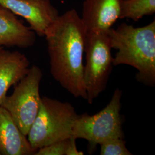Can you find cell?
Masks as SVG:
<instances>
[{
	"instance_id": "6da1fadb",
	"label": "cell",
	"mask_w": 155,
	"mask_h": 155,
	"mask_svg": "<svg viewBox=\"0 0 155 155\" xmlns=\"http://www.w3.org/2000/svg\"><path fill=\"white\" fill-rule=\"evenodd\" d=\"M87 32L75 9L59 15L45 32L50 71L56 81L75 98L87 100L83 55Z\"/></svg>"
},
{
	"instance_id": "7a4b0ae2",
	"label": "cell",
	"mask_w": 155,
	"mask_h": 155,
	"mask_svg": "<svg viewBox=\"0 0 155 155\" xmlns=\"http://www.w3.org/2000/svg\"><path fill=\"white\" fill-rule=\"evenodd\" d=\"M112 49L117 51L113 66L127 65L137 71V81L155 84V21L141 27L122 23L107 32Z\"/></svg>"
},
{
	"instance_id": "3957f363",
	"label": "cell",
	"mask_w": 155,
	"mask_h": 155,
	"mask_svg": "<svg viewBox=\"0 0 155 155\" xmlns=\"http://www.w3.org/2000/svg\"><path fill=\"white\" fill-rule=\"evenodd\" d=\"M79 115L68 102L43 97L38 114L28 133V140L35 150L72 137Z\"/></svg>"
},
{
	"instance_id": "277c9868",
	"label": "cell",
	"mask_w": 155,
	"mask_h": 155,
	"mask_svg": "<svg viewBox=\"0 0 155 155\" xmlns=\"http://www.w3.org/2000/svg\"><path fill=\"white\" fill-rule=\"evenodd\" d=\"M122 90H115L109 104L94 115H79L73 130V137L84 139L89 150L94 152L97 145L113 138H124L121 115Z\"/></svg>"
},
{
	"instance_id": "5b68a950",
	"label": "cell",
	"mask_w": 155,
	"mask_h": 155,
	"mask_svg": "<svg viewBox=\"0 0 155 155\" xmlns=\"http://www.w3.org/2000/svg\"><path fill=\"white\" fill-rule=\"evenodd\" d=\"M107 32H89L86 35L83 77L86 101L89 104H92L105 90L113 66Z\"/></svg>"
},
{
	"instance_id": "8992f818",
	"label": "cell",
	"mask_w": 155,
	"mask_h": 155,
	"mask_svg": "<svg viewBox=\"0 0 155 155\" xmlns=\"http://www.w3.org/2000/svg\"><path fill=\"white\" fill-rule=\"evenodd\" d=\"M42 77L43 73L39 67H31L27 74L15 85L13 93L6 95L1 105L27 136L40 109L41 97L39 87Z\"/></svg>"
},
{
	"instance_id": "52a82bcc",
	"label": "cell",
	"mask_w": 155,
	"mask_h": 155,
	"mask_svg": "<svg viewBox=\"0 0 155 155\" xmlns=\"http://www.w3.org/2000/svg\"><path fill=\"white\" fill-rule=\"evenodd\" d=\"M0 4L23 17L40 37L60 15L50 0H0Z\"/></svg>"
},
{
	"instance_id": "ba28073f",
	"label": "cell",
	"mask_w": 155,
	"mask_h": 155,
	"mask_svg": "<svg viewBox=\"0 0 155 155\" xmlns=\"http://www.w3.org/2000/svg\"><path fill=\"white\" fill-rule=\"evenodd\" d=\"M122 0H84L81 16L87 33L107 32L120 19Z\"/></svg>"
},
{
	"instance_id": "9c48e42d",
	"label": "cell",
	"mask_w": 155,
	"mask_h": 155,
	"mask_svg": "<svg viewBox=\"0 0 155 155\" xmlns=\"http://www.w3.org/2000/svg\"><path fill=\"white\" fill-rule=\"evenodd\" d=\"M36 33L0 4V46L27 48L36 41Z\"/></svg>"
},
{
	"instance_id": "30bf717a",
	"label": "cell",
	"mask_w": 155,
	"mask_h": 155,
	"mask_svg": "<svg viewBox=\"0 0 155 155\" xmlns=\"http://www.w3.org/2000/svg\"><path fill=\"white\" fill-rule=\"evenodd\" d=\"M36 151L9 113L0 106V155H35Z\"/></svg>"
},
{
	"instance_id": "8fae6325",
	"label": "cell",
	"mask_w": 155,
	"mask_h": 155,
	"mask_svg": "<svg viewBox=\"0 0 155 155\" xmlns=\"http://www.w3.org/2000/svg\"><path fill=\"white\" fill-rule=\"evenodd\" d=\"M29 66L28 58L21 52L0 51V106L8 90L27 74Z\"/></svg>"
},
{
	"instance_id": "7c38bea8",
	"label": "cell",
	"mask_w": 155,
	"mask_h": 155,
	"mask_svg": "<svg viewBox=\"0 0 155 155\" xmlns=\"http://www.w3.org/2000/svg\"><path fill=\"white\" fill-rule=\"evenodd\" d=\"M155 13V0H122L120 19L137 21Z\"/></svg>"
},
{
	"instance_id": "4fadbf2b",
	"label": "cell",
	"mask_w": 155,
	"mask_h": 155,
	"mask_svg": "<svg viewBox=\"0 0 155 155\" xmlns=\"http://www.w3.org/2000/svg\"><path fill=\"white\" fill-rule=\"evenodd\" d=\"M123 138H113L100 144L101 155H132Z\"/></svg>"
},
{
	"instance_id": "5bb4252c",
	"label": "cell",
	"mask_w": 155,
	"mask_h": 155,
	"mask_svg": "<svg viewBox=\"0 0 155 155\" xmlns=\"http://www.w3.org/2000/svg\"><path fill=\"white\" fill-rule=\"evenodd\" d=\"M70 138L60 140L41 147L37 150L35 155H66Z\"/></svg>"
},
{
	"instance_id": "9a60e30c",
	"label": "cell",
	"mask_w": 155,
	"mask_h": 155,
	"mask_svg": "<svg viewBox=\"0 0 155 155\" xmlns=\"http://www.w3.org/2000/svg\"><path fill=\"white\" fill-rule=\"evenodd\" d=\"M76 140L73 137L69 139L68 145L66 155H83L84 153L82 151L78 150L76 145Z\"/></svg>"
},
{
	"instance_id": "2e32d148",
	"label": "cell",
	"mask_w": 155,
	"mask_h": 155,
	"mask_svg": "<svg viewBox=\"0 0 155 155\" xmlns=\"http://www.w3.org/2000/svg\"><path fill=\"white\" fill-rule=\"evenodd\" d=\"M2 48H3V47H1V46H0V51H1V50H2Z\"/></svg>"
}]
</instances>
